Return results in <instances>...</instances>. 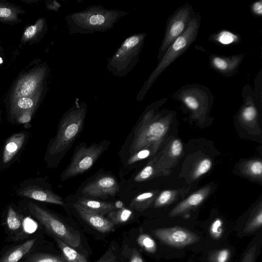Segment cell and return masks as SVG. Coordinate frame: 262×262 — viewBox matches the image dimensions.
I'll return each mask as SVG.
<instances>
[{
  "label": "cell",
  "mask_w": 262,
  "mask_h": 262,
  "mask_svg": "<svg viewBox=\"0 0 262 262\" xmlns=\"http://www.w3.org/2000/svg\"><path fill=\"white\" fill-rule=\"evenodd\" d=\"M128 14L126 11L107 9L98 5L69 14L65 19L69 34H94L112 29L120 18Z\"/></svg>",
  "instance_id": "1"
},
{
  "label": "cell",
  "mask_w": 262,
  "mask_h": 262,
  "mask_svg": "<svg viewBox=\"0 0 262 262\" xmlns=\"http://www.w3.org/2000/svg\"><path fill=\"white\" fill-rule=\"evenodd\" d=\"M201 23V15L195 14L186 29L168 47L163 57L159 61L138 92L136 99H143L154 83L163 72L193 43L198 36Z\"/></svg>",
  "instance_id": "2"
},
{
  "label": "cell",
  "mask_w": 262,
  "mask_h": 262,
  "mask_svg": "<svg viewBox=\"0 0 262 262\" xmlns=\"http://www.w3.org/2000/svg\"><path fill=\"white\" fill-rule=\"evenodd\" d=\"M146 36L145 33H135L128 36L108 59V71L120 77L128 74L139 61Z\"/></svg>",
  "instance_id": "3"
},
{
  "label": "cell",
  "mask_w": 262,
  "mask_h": 262,
  "mask_svg": "<svg viewBox=\"0 0 262 262\" xmlns=\"http://www.w3.org/2000/svg\"><path fill=\"white\" fill-rule=\"evenodd\" d=\"M87 112L84 102L75 103L62 118L55 139L49 149L51 155L60 154L65 150L81 132Z\"/></svg>",
  "instance_id": "4"
},
{
  "label": "cell",
  "mask_w": 262,
  "mask_h": 262,
  "mask_svg": "<svg viewBox=\"0 0 262 262\" xmlns=\"http://www.w3.org/2000/svg\"><path fill=\"white\" fill-rule=\"evenodd\" d=\"M28 208L30 214L54 237L62 240L71 247L80 245L79 233L72 229L51 212L33 203H29Z\"/></svg>",
  "instance_id": "5"
},
{
  "label": "cell",
  "mask_w": 262,
  "mask_h": 262,
  "mask_svg": "<svg viewBox=\"0 0 262 262\" xmlns=\"http://www.w3.org/2000/svg\"><path fill=\"white\" fill-rule=\"evenodd\" d=\"M195 14L192 6L185 4L178 8L168 18L165 33L159 48L157 60L159 61L171 44L186 29Z\"/></svg>",
  "instance_id": "6"
},
{
  "label": "cell",
  "mask_w": 262,
  "mask_h": 262,
  "mask_svg": "<svg viewBox=\"0 0 262 262\" xmlns=\"http://www.w3.org/2000/svg\"><path fill=\"white\" fill-rule=\"evenodd\" d=\"M151 105V108L145 113L135 131L129 149V152L132 155L159 141L166 132V126L162 121L151 120L154 112V103Z\"/></svg>",
  "instance_id": "7"
},
{
  "label": "cell",
  "mask_w": 262,
  "mask_h": 262,
  "mask_svg": "<svg viewBox=\"0 0 262 262\" xmlns=\"http://www.w3.org/2000/svg\"><path fill=\"white\" fill-rule=\"evenodd\" d=\"M173 97L196 114L207 110L213 101V95L210 89L198 83L182 86L174 93Z\"/></svg>",
  "instance_id": "8"
},
{
  "label": "cell",
  "mask_w": 262,
  "mask_h": 262,
  "mask_svg": "<svg viewBox=\"0 0 262 262\" xmlns=\"http://www.w3.org/2000/svg\"><path fill=\"white\" fill-rule=\"evenodd\" d=\"M104 144H93L82 146L74 154L66 169L63 178L68 179L81 174L89 170L105 150Z\"/></svg>",
  "instance_id": "9"
},
{
  "label": "cell",
  "mask_w": 262,
  "mask_h": 262,
  "mask_svg": "<svg viewBox=\"0 0 262 262\" xmlns=\"http://www.w3.org/2000/svg\"><path fill=\"white\" fill-rule=\"evenodd\" d=\"M152 233L162 242L175 247H183L197 243L200 237L186 228L173 227L159 228Z\"/></svg>",
  "instance_id": "10"
},
{
  "label": "cell",
  "mask_w": 262,
  "mask_h": 262,
  "mask_svg": "<svg viewBox=\"0 0 262 262\" xmlns=\"http://www.w3.org/2000/svg\"><path fill=\"white\" fill-rule=\"evenodd\" d=\"M46 66L38 68L26 75L18 82L13 93V100L32 95L41 85L47 74Z\"/></svg>",
  "instance_id": "11"
},
{
  "label": "cell",
  "mask_w": 262,
  "mask_h": 262,
  "mask_svg": "<svg viewBox=\"0 0 262 262\" xmlns=\"http://www.w3.org/2000/svg\"><path fill=\"white\" fill-rule=\"evenodd\" d=\"M245 54L240 53L229 56L210 54L209 64L211 68L225 77H231L237 72Z\"/></svg>",
  "instance_id": "12"
},
{
  "label": "cell",
  "mask_w": 262,
  "mask_h": 262,
  "mask_svg": "<svg viewBox=\"0 0 262 262\" xmlns=\"http://www.w3.org/2000/svg\"><path fill=\"white\" fill-rule=\"evenodd\" d=\"M119 186L116 179L112 176L102 177L86 185L82 192L94 197L114 196L119 191Z\"/></svg>",
  "instance_id": "13"
},
{
  "label": "cell",
  "mask_w": 262,
  "mask_h": 262,
  "mask_svg": "<svg viewBox=\"0 0 262 262\" xmlns=\"http://www.w3.org/2000/svg\"><path fill=\"white\" fill-rule=\"evenodd\" d=\"M24 224L21 215L13 207L9 206L4 222L8 236L16 241L24 239L27 234Z\"/></svg>",
  "instance_id": "14"
},
{
  "label": "cell",
  "mask_w": 262,
  "mask_h": 262,
  "mask_svg": "<svg viewBox=\"0 0 262 262\" xmlns=\"http://www.w3.org/2000/svg\"><path fill=\"white\" fill-rule=\"evenodd\" d=\"M17 194L21 196L32 200L64 205V202L61 197L52 191L35 185L23 186L17 191Z\"/></svg>",
  "instance_id": "15"
},
{
  "label": "cell",
  "mask_w": 262,
  "mask_h": 262,
  "mask_svg": "<svg viewBox=\"0 0 262 262\" xmlns=\"http://www.w3.org/2000/svg\"><path fill=\"white\" fill-rule=\"evenodd\" d=\"M74 207L81 216L90 226L101 233H107L114 230V225L103 215L92 211L76 203Z\"/></svg>",
  "instance_id": "16"
},
{
  "label": "cell",
  "mask_w": 262,
  "mask_h": 262,
  "mask_svg": "<svg viewBox=\"0 0 262 262\" xmlns=\"http://www.w3.org/2000/svg\"><path fill=\"white\" fill-rule=\"evenodd\" d=\"M37 242V238H31L9 248L0 255V262H19L31 254Z\"/></svg>",
  "instance_id": "17"
},
{
  "label": "cell",
  "mask_w": 262,
  "mask_h": 262,
  "mask_svg": "<svg viewBox=\"0 0 262 262\" xmlns=\"http://www.w3.org/2000/svg\"><path fill=\"white\" fill-rule=\"evenodd\" d=\"M26 139L25 133H19L12 136L6 142L2 154V162L9 163L22 147Z\"/></svg>",
  "instance_id": "18"
},
{
  "label": "cell",
  "mask_w": 262,
  "mask_h": 262,
  "mask_svg": "<svg viewBox=\"0 0 262 262\" xmlns=\"http://www.w3.org/2000/svg\"><path fill=\"white\" fill-rule=\"evenodd\" d=\"M39 93L35 96L24 97L13 101L11 114L12 117L17 118L21 113L35 107L39 98Z\"/></svg>",
  "instance_id": "19"
},
{
  "label": "cell",
  "mask_w": 262,
  "mask_h": 262,
  "mask_svg": "<svg viewBox=\"0 0 262 262\" xmlns=\"http://www.w3.org/2000/svg\"><path fill=\"white\" fill-rule=\"evenodd\" d=\"M77 203L85 208L101 215L108 214L115 209L114 204L111 202L81 198Z\"/></svg>",
  "instance_id": "20"
},
{
  "label": "cell",
  "mask_w": 262,
  "mask_h": 262,
  "mask_svg": "<svg viewBox=\"0 0 262 262\" xmlns=\"http://www.w3.org/2000/svg\"><path fill=\"white\" fill-rule=\"evenodd\" d=\"M205 196V193L201 192L191 195L173 208L170 212L169 216L178 215L191 208L198 206L204 200Z\"/></svg>",
  "instance_id": "21"
},
{
  "label": "cell",
  "mask_w": 262,
  "mask_h": 262,
  "mask_svg": "<svg viewBox=\"0 0 262 262\" xmlns=\"http://www.w3.org/2000/svg\"><path fill=\"white\" fill-rule=\"evenodd\" d=\"M211 41L215 43L227 46L233 44H236L240 42L241 36L227 30H222L220 32L212 34L209 37Z\"/></svg>",
  "instance_id": "22"
},
{
  "label": "cell",
  "mask_w": 262,
  "mask_h": 262,
  "mask_svg": "<svg viewBox=\"0 0 262 262\" xmlns=\"http://www.w3.org/2000/svg\"><path fill=\"white\" fill-rule=\"evenodd\" d=\"M67 262H87L86 258L62 240L54 237Z\"/></svg>",
  "instance_id": "23"
},
{
  "label": "cell",
  "mask_w": 262,
  "mask_h": 262,
  "mask_svg": "<svg viewBox=\"0 0 262 262\" xmlns=\"http://www.w3.org/2000/svg\"><path fill=\"white\" fill-rule=\"evenodd\" d=\"M132 214L133 212L131 210L123 207L109 212L107 219L115 225L127 222L132 217Z\"/></svg>",
  "instance_id": "24"
},
{
  "label": "cell",
  "mask_w": 262,
  "mask_h": 262,
  "mask_svg": "<svg viewBox=\"0 0 262 262\" xmlns=\"http://www.w3.org/2000/svg\"><path fill=\"white\" fill-rule=\"evenodd\" d=\"M154 193L152 192H145L135 196L130 203V207L138 211L145 210L151 201Z\"/></svg>",
  "instance_id": "25"
},
{
  "label": "cell",
  "mask_w": 262,
  "mask_h": 262,
  "mask_svg": "<svg viewBox=\"0 0 262 262\" xmlns=\"http://www.w3.org/2000/svg\"><path fill=\"white\" fill-rule=\"evenodd\" d=\"M27 258L25 262H67L57 256L42 253H32Z\"/></svg>",
  "instance_id": "26"
},
{
  "label": "cell",
  "mask_w": 262,
  "mask_h": 262,
  "mask_svg": "<svg viewBox=\"0 0 262 262\" xmlns=\"http://www.w3.org/2000/svg\"><path fill=\"white\" fill-rule=\"evenodd\" d=\"M262 224V211L260 209L252 217L249 219L245 227L244 228V232L245 233H250L259 228Z\"/></svg>",
  "instance_id": "27"
},
{
  "label": "cell",
  "mask_w": 262,
  "mask_h": 262,
  "mask_svg": "<svg viewBox=\"0 0 262 262\" xmlns=\"http://www.w3.org/2000/svg\"><path fill=\"white\" fill-rule=\"evenodd\" d=\"M137 242L144 250L149 253H154L157 250L155 241L147 234L140 235L137 239Z\"/></svg>",
  "instance_id": "28"
},
{
  "label": "cell",
  "mask_w": 262,
  "mask_h": 262,
  "mask_svg": "<svg viewBox=\"0 0 262 262\" xmlns=\"http://www.w3.org/2000/svg\"><path fill=\"white\" fill-rule=\"evenodd\" d=\"M45 20L43 19H39L35 24L28 27L25 31L23 39L27 41L32 38L38 33L41 31L45 26Z\"/></svg>",
  "instance_id": "29"
},
{
  "label": "cell",
  "mask_w": 262,
  "mask_h": 262,
  "mask_svg": "<svg viewBox=\"0 0 262 262\" xmlns=\"http://www.w3.org/2000/svg\"><path fill=\"white\" fill-rule=\"evenodd\" d=\"M230 251L228 249L216 250L210 254V262H228L230 256Z\"/></svg>",
  "instance_id": "30"
},
{
  "label": "cell",
  "mask_w": 262,
  "mask_h": 262,
  "mask_svg": "<svg viewBox=\"0 0 262 262\" xmlns=\"http://www.w3.org/2000/svg\"><path fill=\"white\" fill-rule=\"evenodd\" d=\"M212 166L211 161L208 159H205L201 161L196 167L194 177L197 178L209 170Z\"/></svg>",
  "instance_id": "31"
},
{
  "label": "cell",
  "mask_w": 262,
  "mask_h": 262,
  "mask_svg": "<svg viewBox=\"0 0 262 262\" xmlns=\"http://www.w3.org/2000/svg\"><path fill=\"white\" fill-rule=\"evenodd\" d=\"M154 168L152 165H146L134 178V181L140 182L149 179L153 174Z\"/></svg>",
  "instance_id": "32"
},
{
  "label": "cell",
  "mask_w": 262,
  "mask_h": 262,
  "mask_svg": "<svg viewBox=\"0 0 262 262\" xmlns=\"http://www.w3.org/2000/svg\"><path fill=\"white\" fill-rule=\"evenodd\" d=\"M150 154V150L147 148H143L133 154L127 161L128 164H132L140 160L147 158Z\"/></svg>",
  "instance_id": "33"
},
{
  "label": "cell",
  "mask_w": 262,
  "mask_h": 262,
  "mask_svg": "<svg viewBox=\"0 0 262 262\" xmlns=\"http://www.w3.org/2000/svg\"><path fill=\"white\" fill-rule=\"evenodd\" d=\"M222 221L219 219H216L212 224L210 232L212 236L214 238H220L223 231Z\"/></svg>",
  "instance_id": "34"
},
{
  "label": "cell",
  "mask_w": 262,
  "mask_h": 262,
  "mask_svg": "<svg viewBox=\"0 0 262 262\" xmlns=\"http://www.w3.org/2000/svg\"><path fill=\"white\" fill-rule=\"evenodd\" d=\"M262 74L260 71L254 79V89L253 91L254 98L261 99L262 91Z\"/></svg>",
  "instance_id": "35"
},
{
  "label": "cell",
  "mask_w": 262,
  "mask_h": 262,
  "mask_svg": "<svg viewBox=\"0 0 262 262\" xmlns=\"http://www.w3.org/2000/svg\"><path fill=\"white\" fill-rule=\"evenodd\" d=\"M171 191L168 190L163 191L156 200L155 206L160 207L166 204L171 199Z\"/></svg>",
  "instance_id": "36"
},
{
  "label": "cell",
  "mask_w": 262,
  "mask_h": 262,
  "mask_svg": "<svg viewBox=\"0 0 262 262\" xmlns=\"http://www.w3.org/2000/svg\"><path fill=\"white\" fill-rule=\"evenodd\" d=\"M16 15L10 8L0 7V18L5 20H11L15 18Z\"/></svg>",
  "instance_id": "37"
},
{
  "label": "cell",
  "mask_w": 262,
  "mask_h": 262,
  "mask_svg": "<svg viewBox=\"0 0 262 262\" xmlns=\"http://www.w3.org/2000/svg\"><path fill=\"white\" fill-rule=\"evenodd\" d=\"M34 110L25 111L21 113L16 118L17 121L19 123H26L29 122L31 119Z\"/></svg>",
  "instance_id": "38"
},
{
  "label": "cell",
  "mask_w": 262,
  "mask_h": 262,
  "mask_svg": "<svg viewBox=\"0 0 262 262\" xmlns=\"http://www.w3.org/2000/svg\"><path fill=\"white\" fill-rule=\"evenodd\" d=\"M251 11L252 14L257 17L262 15V1L255 2L251 6Z\"/></svg>",
  "instance_id": "39"
},
{
  "label": "cell",
  "mask_w": 262,
  "mask_h": 262,
  "mask_svg": "<svg viewBox=\"0 0 262 262\" xmlns=\"http://www.w3.org/2000/svg\"><path fill=\"white\" fill-rule=\"evenodd\" d=\"M256 247L253 246L251 247L244 255L241 262H254Z\"/></svg>",
  "instance_id": "40"
},
{
  "label": "cell",
  "mask_w": 262,
  "mask_h": 262,
  "mask_svg": "<svg viewBox=\"0 0 262 262\" xmlns=\"http://www.w3.org/2000/svg\"><path fill=\"white\" fill-rule=\"evenodd\" d=\"M96 262H117L116 257L112 250L110 249Z\"/></svg>",
  "instance_id": "41"
},
{
  "label": "cell",
  "mask_w": 262,
  "mask_h": 262,
  "mask_svg": "<svg viewBox=\"0 0 262 262\" xmlns=\"http://www.w3.org/2000/svg\"><path fill=\"white\" fill-rule=\"evenodd\" d=\"M183 149V146L181 142L179 140H174L171 147V152L173 156H179Z\"/></svg>",
  "instance_id": "42"
},
{
  "label": "cell",
  "mask_w": 262,
  "mask_h": 262,
  "mask_svg": "<svg viewBox=\"0 0 262 262\" xmlns=\"http://www.w3.org/2000/svg\"><path fill=\"white\" fill-rule=\"evenodd\" d=\"M250 172L255 175H260L262 172V164L260 161H255L250 166Z\"/></svg>",
  "instance_id": "43"
},
{
  "label": "cell",
  "mask_w": 262,
  "mask_h": 262,
  "mask_svg": "<svg viewBox=\"0 0 262 262\" xmlns=\"http://www.w3.org/2000/svg\"><path fill=\"white\" fill-rule=\"evenodd\" d=\"M129 262H143V260L140 254L136 252L132 254Z\"/></svg>",
  "instance_id": "44"
},
{
  "label": "cell",
  "mask_w": 262,
  "mask_h": 262,
  "mask_svg": "<svg viewBox=\"0 0 262 262\" xmlns=\"http://www.w3.org/2000/svg\"><path fill=\"white\" fill-rule=\"evenodd\" d=\"M115 208H117L118 209L123 208V203L120 201H116L114 204Z\"/></svg>",
  "instance_id": "45"
}]
</instances>
